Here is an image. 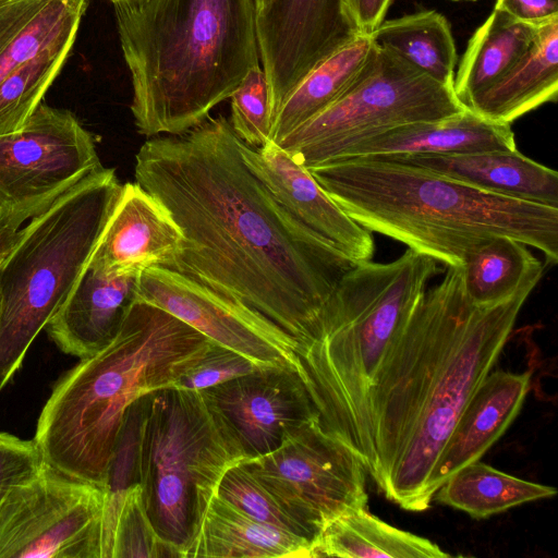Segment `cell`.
<instances>
[{"label": "cell", "instance_id": "6da1fadb", "mask_svg": "<svg viewBox=\"0 0 558 558\" xmlns=\"http://www.w3.org/2000/svg\"><path fill=\"white\" fill-rule=\"evenodd\" d=\"M134 175L183 235L161 267L257 312L300 349L311 341L325 304L356 264L272 197L244 162L226 117L148 138L135 155Z\"/></svg>", "mask_w": 558, "mask_h": 558}, {"label": "cell", "instance_id": "7a4b0ae2", "mask_svg": "<svg viewBox=\"0 0 558 558\" xmlns=\"http://www.w3.org/2000/svg\"><path fill=\"white\" fill-rule=\"evenodd\" d=\"M113 8L131 75V112L148 138L201 125L259 66L254 0H142Z\"/></svg>", "mask_w": 558, "mask_h": 558}, {"label": "cell", "instance_id": "3957f363", "mask_svg": "<svg viewBox=\"0 0 558 558\" xmlns=\"http://www.w3.org/2000/svg\"><path fill=\"white\" fill-rule=\"evenodd\" d=\"M359 225L446 267L510 236L558 262V208L486 193L418 167L376 156L340 158L308 168Z\"/></svg>", "mask_w": 558, "mask_h": 558}, {"label": "cell", "instance_id": "277c9868", "mask_svg": "<svg viewBox=\"0 0 558 558\" xmlns=\"http://www.w3.org/2000/svg\"><path fill=\"white\" fill-rule=\"evenodd\" d=\"M210 340L165 310L135 300L114 338L56 384L34 437L44 462L107 488L129 408L175 380Z\"/></svg>", "mask_w": 558, "mask_h": 558}, {"label": "cell", "instance_id": "5b68a950", "mask_svg": "<svg viewBox=\"0 0 558 558\" xmlns=\"http://www.w3.org/2000/svg\"><path fill=\"white\" fill-rule=\"evenodd\" d=\"M438 272L435 259L409 247L389 263L354 265L325 304L311 341L296 353L318 424L351 448L369 475L371 388Z\"/></svg>", "mask_w": 558, "mask_h": 558}, {"label": "cell", "instance_id": "8992f818", "mask_svg": "<svg viewBox=\"0 0 558 558\" xmlns=\"http://www.w3.org/2000/svg\"><path fill=\"white\" fill-rule=\"evenodd\" d=\"M122 184L90 172L32 218L0 263V392L88 264Z\"/></svg>", "mask_w": 558, "mask_h": 558}, {"label": "cell", "instance_id": "52a82bcc", "mask_svg": "<svg viewBox=\"0 0 558 558\" xmlns=\"http://www.w3.org/2000/svg\"><path fill=\"white\" fill-rule=\"evenodd\" d=\"M244 459L201 391L142 397L136 483L154 530L180 558L222 475Z\"/></svg>", "mask_w": 558, "mask_h": 558}, {"label": "cell", "instance_id": "ba28073f", "mask_svg": "<svg viewBox=\"0 0 558 558\" xmlns=\"http://www.w3.org/2000/svg\"><path fill=\"white\" fill-rule=\"evenodd\" d=\"M536 286L530 283L492 306H476L470 299L463 306L403 448L380 489L402 509L424 511L429 507L426 481L465 404L497 362Z\"/></svg>", "mask_w": 558, "mask_h": 558}, {"label": "cell", "instance_id": "9c48e42d", "mask_svg": "<svg viewBox=\"0 0 558 558\" xmlns=\"http://www.w3.org/2000/svg\"><path fill=\"white\" fill-rule=\"evenodd\" d=\"M464 109L453 88L377 46L353 87L277 145L308 169L390 129L446 119Z\"/></svg>", "mask_w": 558, "mask_h": 558}, {"label": "cell", "instance_id": "30bf717a", "mask_svg": "<svg viewBox=\"0 0 558 558\" xmlns=\"http://www.w3.org/2000/svg\"><path fill=\"white\" fill-rule=\"evenodd\" d=\"M240 462L313 544L328 521L367 509L362 461L318 420L289 433L272 451Z\"/></svg>", "mask_w": 558, "mask_h": 558}, {"label": "cell", "instance_id": "8fae6325", "mask_svg": "<svg viewBox=\"0 0 558 558\" xmlns=\"http://www.w3.org/2000/svg\"><path fill=\"white\" fill-rule=\"evenodd\" d=\"M108 489L46 463L0 501V558H106Z\"/></svg>", "mask_w": 558, "mask_h": 558}, {"label": "cell", "instance_id": "7c38bea8", "mask_svg": "<svg viewBox=\"0 0 558 558\" xmlns=\"http://www.w3.org/2000/svg\"><path fill=\"white\" fill-rule=\"evenodd\" d=\"M100 167L93 134L71 111L40 102L0 135V213L32 219Z\"/></svg>", "mask_w": 558, "mask_h": 558}, {"label": "cell", "instance_id": "4fadbf2b", "mask_svg": "<svg viewBox=\"0 0 558 558\" xmlns=\"http://www.w3.org/2000/svg\"><path fill=\"white\" fill-rule=\"evenodd\" d=\"M136 300L165 310L260 367H291L299 373L295 339L250 307L177 271L161 266L142 271Z\"/></svg>", "mask_w": 558, "mask_h": 558}, {"label": "cell", "instance_id": "5bb4252c", "mask_svg": "<svg viewBox=\"0 0 558 558\" xmlns=\"http://www.w3.org/2000/svg\"><path fill=\"white\" fill-rule=\"evenodd\" d=\"M255 22L274 119L311 71L361 35L347 0H266Z\"/></svg>", "mask_w": 558, "mask_h": 558}, {"label": "cell", "instance_id": "9a60e30c", "mask_svg": "<svg viewBox=\"0 0 558 558\" xmlns=\"http://www.w3.org/2000/svg\"><path fill=\"white\" fill-rule=\"evenodd\" d=\"M201 392L245 459L272 451L289 433L318 420L291 367H262Z\"/></svg>", "mask_w": 558, "mask_h": 558}, {"label": "cell", "instance_id": "2e32d148", "mask_svg": "<svg viewBox=\"0 0 558 558\" xmlns=\"http://www.w3.org/2000/svg\"><path fill=\"white\" fill-rule=\"evenodd\" d=\"M238 146L248 169L301 225L353 264L372 260V232L354 221L307 168L271 141L253 147L238 137Z\"/></svg>", "mask_w": 558, "mask_h": 558}, {"label": "cell", "instance_id": "e0dca14e", "mask_svg": "<svg viewBox=\"0 0 558 558\" xmlns=\"http://www.w3.org/2000/svg\"><path fill=\"white\" fill-rule=\"evenodd\" d=\"M182 241V232L168 210L137 182H128L87 265L106 274L140 275L166 265Z\"/></svg>", "mask_w": 558, "mask_h": 558}, {"label": "cell", "instance_id": "ac0fdd59", "mask_svg": "<svg viewBox=\"0 0 558 558\" xmlns=\"http://www.w3.org/2000/svg\"><path fill=\"white\" fill-rule=\"evenodd\" d=\"M531 373L489 372L460 414L425 486L428 502L439 486L462 466L480 460L520 412Z\"/></svg>", "mask_w": 558, "mask_h": 558}, {"label": "cell", "instance_id": "d6986e66", "mask_svg": "<svg viewBox=\"0 0 558 558\" xmlns=\"http://www.w3.org/2000/svg\"><path fill=\"white\" fill-rule=\"evenodd\" d=\"M140 275L106 274L87 265L47 324L50 339L80 360L98 352L114 338L136 300Z\"/></svg>", "mask_w": 558, "mask_h": 558}, {"label": "cell", "instance_id": "ffe728a7", "mask_svg": "<svg viewBox=\"0 0 558 558\" xmlns=\"http://www.w3.org/2000/svg\"><path fill=\"white\" fill-rule=\"evenodd\" d=\"M414 166L480 191L558 208V173L515 150L376 156Z\"/></svg>", "mask_w": 558, "mask_h": 558}, {"label": "cell", "instance_id": "44dd1931", "mask_svg": "<svg viewBox=\"0 0 558 558\" xmlns=\"http://www.w3.org/2000/svg\"><path fill=\"white\" fill-rule=\"evenodd\" d=\"M515 149L514 133L509 123L486 119L465 108L446 119L403 124L365 138L345 149L336 159Z\"/></svg>", "mask_w": 558, "mask_h": 558}, {"label": "cell", "instance_id": "7402d4cb", "mask_svg": "<svg viewBox=\"0 0 558 558\" xmlns=\"http://www.w3.org/2000/svg\"><path fill=\"white\" fill-rule=\"evenodd\" d=\"M312 543L263 523L216 494L206 507L183 558H310Z\"/></svg>", "mask_w": 558, "mask_h": 558}, {"label": "cell", "instance_id": "603a6c76", "mask_svg": "<svg viewBox=\"0 0 558 558\" xmlns=\"http://www.w3.org/2000/svg\"><path fill=\"white\" fill-rule=\"evenodd\" d=\"M558 97V17L538 26L534 43L496 84L466 106L501 123L512 121Z\"/></svg>", "mask_w": 558, "mask_h": 558}, {"label": "cell", "instance_id": "cb8c5ba5", "mask_svg": "<svg viewBox=\"0 0 558 558\" xmlns=\"http://www.w3.org/2000/svg\"><path fill=\"white\" fill-rule=\"evenodd\" d=\"M87 0H0V82L60 43L75 40Z\"/></svg>", "mask_w": 558, "mask_h": 558}, {"label": "cell", "instance_id": "d4e9b609", "mask_svg": "<svg viewBox=\"0 0 558 558\" xmlns=\"http://www.w3.org/2000/svg\"><path fill=\"white\" fill-rule=\"evenodd\" d=\"M377 45L361 34L311 71L277 111L270 141L278 144L289 133L342 97L363 75Z\"/></svg>", "mask_w": 558, "mask_h": 558}, {"label": "cell", "instance_id": "484cf974", "mask_svg": "<svg viewBox=\"0 0 558 558\" xmlns=\"http://www.w3.org/2000/svg\"><path fill=\"white\" fill-rule=\"evenodd\" d=\"M538 26L495 10L475 31L454 75L453 90L468 104L501 80L527 52Z\"/></svg>", "mask_w": 558, "mask_h": 558}, {"label": "cell", "instance_id": "4316f807", "mask_svg": "<svg viewBox=\"0 0 558 558\" xmlns=\"http://www.w3.org/2000/svg\"><path fill=\"white\" fill-rule=\"evenodd\" d=\"M313 557H451L429 539L397 529L367 509L343 513L328 521L313 544Z\"/></svg>", "mask_w": 558, "mask_h": 558}, {"label": "cell", "instance_id": "83f0119b", "mask_svg": "<svg viewBox=\"0 0 558 558\" xmlns=\"http://www.w3.org/2000/svg\"><path fill=\"white\" fill-rule=\"evenodd\" d=\"M464 288L476 306L501 303L520 289L538 283L544 266L524 243L496 236L469 252L461 266Z\"/></svg>", "mask_w": 558, "mask_h": 558}, {"label": "cell", "instance_id": "f1b7e54d", "mask_svg": "<svg viewBox=\"0 0 558 558\" xmlns=\"http://www.w3.org/2000/svg\"><path fill=\"white\" fill-rule=\"evenodd\" d=\"M369 35L379 48L453 88L458 57L450 23L442 14L430 10L384 21Z\"/></svg>", "mask_w": 558, "mask_h": 558}, {"label": "cell", "instance_id": "f546056e", "mask_svg": "<svg viewBox=\"0 0 558 558\" xmlns=\"http://www.w3.org/2000/svg\"><path fill=\"white\" fill-rule=\"evenodd\" d=\"M556 494L553 486L519 478L477 460L451 474L434 497L440 504L483 519Z\"/></svg>", "mask_w": 558, "mask_h": 558}, {"label": "cell", "instance_id": "4dcf8cb0", "mask_svg": "<svg viewBox=\"0 0 558 558\" xmlns=\"http://www.w3.org/2000/svg\"><path fill=\"white\" fill-rule=\"evenodd\" d=\"M74 40L60 43L23 63L0 82V135L21 129L60 73Z\"/></svg>", "mask_w": 558, "mask_h": 558}, {"label": "cell", "instance_id": "1f68e13d", "mask_svg": "<svg viewBox=\"0 0 558 558\" xmlns=\"http://www.w3.org/2000/svg\"><path fill=\"white\" fill-rule=\"evenodd\" d=\"M131 557H180L178 551L162 542L154 530L144 509L137 483L122 494L117 505L109 556Z\"/></svg>", "mask_w": 558, "mask_h": 558}, {"label": "cell", "instance_id": "d6a6232c", "mask_svg": "<svg viewBox=\"0 0 558 558\" xmlns=\"http://www.w3.org/2000/svg\"><path fill=\"white\" fill-rule=\"evenodd\" d=\"M230 98V124L235 135L253 147H262L268 143L274 111L268 81L263 69L256 66L250 71Z\"/></svg>", "mask_w": 558, "mask_h": 558}, {"label": "cell", "instance_id": "836d02e7", "mask_svg": "<svg viewBox=\"0 0 558 558\" xmlns=\"http://www.w3.org/2000/svg\"><path fill=\"white\" fill-rule=\"evenodd\" d=\"M217 494L255 520L289 531L312 543L304 530L279 507L241 462L225 472Z\"/></svg>", "mask_w": 558, "mask_h": 558}, {"label": "cell", "instance_id": "e575fe53", "mask_svg": "<svg viewBox=\"0 0 558 558\" xmlns=\"http://www.w3.org/2000/svg\"><path fill=\"white\" fill-rule=\"evenodd\" d=\"M258 368L262 367L244 355L211 341L202 357L171 388L201 391Z\"/></svg>", "mask_w": 558, "mask_h": 558}, {"label": "cell", "instance_id": "d590c367", "mask_svg": "<svg viewBox=\"0 0 558 558\" xmlns=\"http://www.w3.org/2000/svg\"><path fill=\"white\" fill-rule=\"evenodd\" d=\"M44 464L34 439L0 432V501L13 486L34 475Z\"/></svg>", "mask_w": 558, "mask_h": 558}, {"label": "cell", "instance_id": "8d00e7d4", "mask_svg": "<svg viewBox=\"0 0 558 558\" xmlns=\"http://www.w3.org/2000/svg\"><path fill=\"white\" fill-rule=\"evenodd\" d=\"M494 9L536 26L558 17V0H496Z\"/></svg>", "mask_w": 558, "mask_h": 558}, {"label": "cell", "instance_id": "74e56055", "mask_svg": "<svg viewBox=\"0 0 558 558\" xmlns=\"http://www.w3.org/2000/svg\"><path fill=\"white\" fill-rule=\"evenodd\" d=\"M391 0H347L352 20L361 34H372L383 22Z\"/></svg>", "mask_w": 558, "mask_h": 558}, {"label": "cell", "instance_id": "f35d334b", "mask_svg": "<svg viewBox=\"0 0 558 558\" xmlns=\"http://www.w3.org/2000/svg\"><path fill=\"white\" fill-rule=\"evenodd\" d=\"M26 220L23 215L0 213V263L17 241Z\"/></svg>", "mask_w": 558, "mask_h": 558}, {"label": "cell", "instance_id": "ab89813d", "mask_svg": "<svg viewBox=\"0 0 558 558\" xmlns=\"http://www.w3.org/2000/svg\"><path fill=\"white\" fill-rule=\"evenodd\" d=\"M108 1H110L113 5H117V4L136 3V2H140L142 0H108Z\"/></svg>", "mask_w": 558, "mask_h": 558}, {"label": "cell", "instance_id": "60d3db41", "mask_svg": "<svg viewBox=\"0 0 558 558\" xmlns=\"http://www.w3.org/2000/svg\"><path fill=\"white\" fill-rule=\"evenodd\" d=\"M265 1H266V0H254V3H255V10H256L257 8H259L260 5H263Z\"/></svg>", "mask_w": 558, "mask_h": 558}, {"label": "cell", "instance_id": "b9f144b4", "mask_svg": "<svg viewBox=\"0 0 558 558\" xmlns=\"http://www.w3.org/2000/svg\"><path fill=\"white\" fill-rule=\"evenodd\" d=\"M453 1H461V0H453ZM464 1H475V0H464Z\"/></svg>", "mask_w": 558, "mask_h": 558}, {"label": "cell", "instance_id": "7bdbcfd3", "mask_svg": "<svg viewBox=\"0 0 558 558\" xmlns=\"http://www.w3.org/2000/svg\"><path fill=\"white\" fill-rule=\"evenodd\" d=\"M0 306H1V300H0Z\"/></svg>", "mask_w": 558, "mask_h": 558}]
</instances>
